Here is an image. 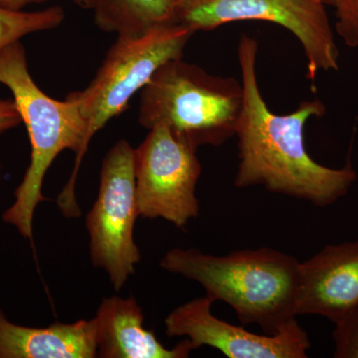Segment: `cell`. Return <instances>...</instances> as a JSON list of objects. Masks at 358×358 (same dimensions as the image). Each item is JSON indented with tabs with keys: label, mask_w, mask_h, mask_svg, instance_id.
<instances>
[{
	"label": "cell",
	"mask_w": 358,
	"mask_h": 358,
	"mask_svg": "<svg viewBox=\"0 0 358 358\" xmlns=\"http://www.w3.org/2000/svg\"><path fill=\"white\" fill-rule=\"evenodd\" d=\"M65 11L56 6L38 11H15L0 7V50L32 33L58 27Z\"/></svg>",
	"instance_id": "cell-14"
},
{
	"label": "cell",
	"mask_w": 358,
	"mask_h": 358,
	"mask_svg": "<svg viewBox=\"0 0 358 358\" xmlns=\"http://www.w3.org/2000/svg\"><path fill=\"white\" fill-rule=\"evenodd\" d=\"M148 131L145 141L134 150L138 214L185 228L199 215L195 190L201 164L196 150L179 141L164 124H155Z\"/></svg>",
	"instance_id": "cell-8"
},
{
	"label": "cell",
	"mask_w": 358,
	"mask_h": 358,
	"mask_svg": "<svg viewBox=\"0 0 358 358\" xmlns=\"http://www.w3.org/2000/svg\"><path fill=\"white\" fill-rule=\"evenodd\" d=\"M178 6V0H99L93 11L103 31L138 35L176 23Z\"/></svg>",
	"instance_id": "cell-13"
},
{
	"label": "cell",
	"mask_w": 358,
	"mask_h": 358,
	"mask_svg": "<svg viewBox=\"0 0 358 358\" xmlns=\"http://www.w3.org/2000/svg\"><path fill=\"white\" fill-rule=\"evenodd\" d=\"M22 122L13 100L0 99V136Z\"/></svg>",
	"instance_id": "cell-17"
},
{
	"label": "cell",
	"mask_w": 358,
	"mask_h": 358,
	"mask_svg": "<svg viewBox=\"0 0 358 358\" xmlns=\"http://www.w3.org/2000/svg\"><path fill=\"white\" fill-rule=\"evenodd\" d=\"M296 313L334 324L358 303V240L327 245L301 263Z\"/></svg>",
	"instance_id": "cell-10"
},
{
	"label": "cell",
	"mask_w": 358,
	"mask_h": 358,
	"mask_svg": "<svg viewBox=\"0 0 358 358\" xmlns=\"http://www.w3.org/2000/svg\"><path fill=\"white\" fill-rule=\"evenodd\" d=\"M243 102L242 82L212 75L182 57L173 59L141 90L138 122L148 129L164 124L197 152L235 136Z\"/></svg>",
	"instance_id": "cell-4"
},
{
	"label": "cell",
	"mask_w": 358,
	"mask_h": 358,
	"mask_svg": "<svg viewBox=\"0 0 358 358\" xmlns=\"http://www.w3.org/2000/svg\"><path fill=\"white\" fill-rule=\"evenodd\" d=\"M301 262L278 250H238L224 256L200 250L174 248L160 268L199 282L212 301L229 305L244 324H257L268 334L296 320Z\"/></svg>",
	"instance_id": "cell-2"
},
{
	"label": "cell",
	"mask_w": 358,
	"mask_h": 358,
	"mask_svg": "<svg viewBox=\"0 0 358 358\" xmlns=\"http://www.w3.org/2000/svg\"><path fill=\"white\" fill-rule=\"evenodd\" d=\"M96 353L94 320L47 327L14 324L0 308V358H94Z\"/></svg>",
	"instance_id": "cell-12"
},
{
	"label": "cell",
	"mask_w": 358,
	"mask_h": 358,
	"mask_svg": "<svg viewBox=\"0 0 358 358\" xmlns=\"http://www.w3.org/2000/svg\"><path fill=\"white\" fill-rule=\"evenodd\" d=\"M194 32L179 23L138 35H117L95 78L83 91L67 96L87 122V143L128 107L162 65L182 57Z\"/></svg>",
	"instance_id": "cell-5"
},
{
	"label": "cell",
	"mask_w": 358,
	"mask_h": 358,
	"mask_svg": "<svg viewBox=\"0 0 358 358\" xmlns=\"http://www.w3.org/2000/svg\"><path fill=\"white\" fill-rule=\"evenodd\" d=\"M72 1L81 8L86 9V10H93L99 0H72Z\"/></svg>",
	"instance_id": "cell-19"
},
{
	"label": "cell",
	"mask_w": 358,
	"mask_h": 358,
	"mask_svg": "<svg viewBox=\"0 0 358 358\" xmlns=\"http://www.w3.org/2000/svg\"><path fill=\"white\" fill-rule=\"evenodd\" d=\"M0 178H1V166H0Z\"/></svg>",
	"instance_id": "cell-21"
},
{
	"label": "cell",
	"mask_w": 358,
	"mask_h": 358,
	"mask_svg": "<svg viewBox=\"0 0 358 358\" xmlns=\"http://www.w3.org/2000/svg\"><path fill=\"white\" fill-rule=\"evenodd\" d=\"M134 150L128 141L120 140L105 155L98 197L86 217L92 263L106 271L115 291L124 286L141 261L134 239L140 216Z\"/></svg>",
	"instance_id": "cell-7"
},
{
	"label": "cell",
	"mask_w": 358,
	"mask_h": 358,
	"mask_svg": "<svg viewBox=\"0 0 358 358\" xmlns=\"http://www.w3.org/2000/svg\"><path fill=\"white\" fill-rule=\"evenodd\" d=\"M334 32L350 48L358 47V0H334Z\"/></svg>",
	"instance_id": "cell-16"
},
{
	"label": "cell",
	"mask_w": 358,
	"mask_h": 358,
	"mask_svg": "<svg viewBox=\"0 0 358 358\" xmlns=\"http://www.w3.org/2000/svg\"><path fill=\"white\" fill-rule=\"evenodd\" d=\"M320 2H322V3L326 4L327 6H334V0H320Z\"/></svg>",
	"instance_id": "cell-20"
},
{
	"label": "cell",
	"mask_w": 358,
	"mask_h": 358,
	"mask_svg": "<svg viewBox=\"0 0 358 358\" xmlns=\"http://www.w3.org/2000/svg\"><path fill=\"white\" fill-rule=\"evenodd\" d=\"M258 42L242 35L238 44L244 102L238 120L237 188L263 186L270 192L326 207L345 196L357 181L348 162L341 169L313 159L305 143V128L313 117L326 114L320 100L303 101L294 112L277 115L268 109L257 79Z\"/></svg>",
	"instance_id": "cell-1"
},
{
	"label": "cell",
	"mask_w": 358,
	"mask_h": 358,
	"mask_svg": "<svg viewBox=\"0 0 358 358\" xmlns=\"http://www.w3.org/2000/svg\"><path fill=\"white\" fill-rule=\"evenodd\" d=\"M47 1L50 0H0V7L9 10L20 11L32 4L44 3Z\"/></svg>",
	"instance_id": "cell-18"
},
{
	"label": "cell",
	"mask_w": 358,
	"mask_h": 358,
	"mask_svg": "<svg viewBox=\"0 0 358 358\" xmlns=\"http://www.w3.org/2000/svg\"><path fill=\"white\" fill-rule=\"evenodd\" d=\"M249 20L275 23L296 36L312 83L320 72L338 70L336 32L320 0H180L176 13V23L194 33Z\"/></svg>",
	"instance_id": "cell-6"
},
{
	"label": "cell",
	"mask_w": 358,
	"mask_h": 358,
	"mask_svg": "<svg viewBox=\"0 0 358 358\" xmlns=\"http://www.w3.org/2000/svg\"><path fill=\"white\" fill-rule=\"evenodd\" d=\"M96 353L102 358H185L192 348L187 338L166 348L143 327V310L134 298L103 299L94 317Z\"/></svg>",
	"instance_id": "cell-11"
},
{
	"label": "cell",
	"mask_w": 358,
	"mask_h": 358,
	"mask_svg": "<svg viewBox=\"0 0 358 358\" xmlns=\"http://www.w3.org/2000/svg\"><path fill=\"white\" fill-rule=\"evenodd\" d=\"M213 303L205 296L174 308L164 320L166 336L187 338L194 350L210 346L229 358L308 357L312 343L298 320L279 333L262 336L216 317Z\"/></svg>",
	"instance_id": "cell-9"
},
{
	"label": "cell",
	"mask_w": 358,
	"mask_h": 358,
	"mask_svg": "<svg viewBox=\"0 0 358 358\" xmlns=\"http://www.w3.org/2000/svg\"><path fill=\"white\" fill-rule=\"evenodd\" d=\"M0 84L13 94L31 145L29 166L14 192L13 205L4 211L2 219L14 226L21 236L32 239L34 212L46 200L42 193L45 174L54 159L66 150L74 152L76 160L58 199L66 205L77 203L75 187L78 171L89 148L88 128L76 103L67 96L64 101L52 99L37 86L20 41L0 50Z\"/></svg>",
	"instance_id": "cell-3"
},
{
	"label": "cell",
	"mask_w": 358,
	"mask_h": 358,
	"mask_svg": "<svg viewBox=\"0 0 358 358\" xmlns=\"http://www.w3.org/2000/svg\"><path fill=\"white\" fill-rule=\"evenodd\" d=\"M180 1V0H178V2Z\"/></svg>",
	"instance_id": "cell-22"
},
{
	"label": "cell",
	"mask_w": 358,
	"mask_h": 358,
	"mask_svg": "<svg viewBox=\"0 0 358 358\" xmlns=\"http://www.w3.org/2000/svg\"><path fill=\"white\" fill-rule=\"evenodd\" d=\"M333 338L334 357L358 358V303L336 322Z\"/></svg>",
	"instance_id": "cell-15"
}]
</instances>
